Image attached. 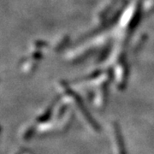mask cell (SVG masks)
I'll use <instances>...</instances> for the list:
<instances>
[{
  "label": "cell",
  "instance_id": "obj_1",
  "mask_svg": "<svg viewBox=\"0 0 154 154\" xmlns=\"http://www.w3.org/2000/svg\"><path fill=\"white\" fill-rule=\"evenodd\" d=\"M111 134H112V141H113V146L116 154H126L124 140L122 136L120 128L116 122L112 123Z\"/></svg>",
  "mask_w": 154,
  "mask_h": 154
}]
</instances>
